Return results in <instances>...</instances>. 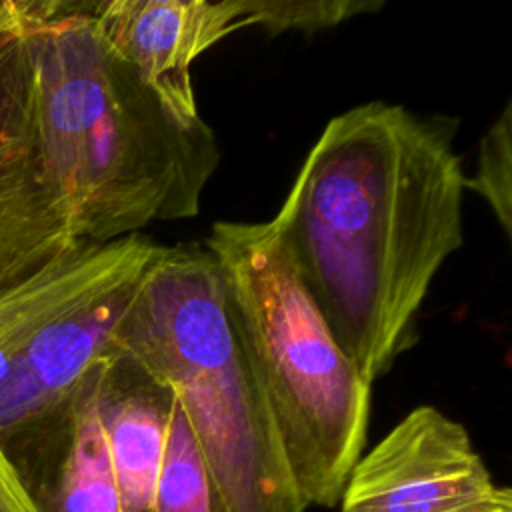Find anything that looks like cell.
<instances>
[{
	"mask_svg": "<svg viewBox=\"0 0 512 512\" xmlns=\"http://www.w3.org/2000/svg\"><path fill=\"white\" fill-rule=\"evenodd\" d=\"M456 124L382 100L334 116L272 218L336 342L370 384L414 346L422 302L464 246Z\"/></svg>",
	"mask_w": 512,
	"mask_h": 512,
	"instance_id": "1",
	"label": "cell"
},
{
	"mask_svg": "<svg viewBox=\"0 0 512 512\" xmlns=\"http://www.w3.org/2000/svg\"><path fill=\"white\" fill-rule=\"evenodd\" d=\"M32 52L34 130L44 170L82 242L192 218L220 148L184 126L100 38L92 2L22 0Z\"/></svg>",
	"mask_w": 512,
	"mask_h": 512,
	"instance_id": "2",
	"label": "cell"
},
{
	"mask_svg": "<svg viewBox=\"0 0 512 512\" xmlns=\"http://www.w3.org/2000/svg\"><path fill=\"white\" fill-rule=\"evenodd\" d=\"M206 250L290 480L306 508H330L362 456L372 384L336 342L272 220H218Z\"/></svg>",
	"mask_w": 512,
	"mask_h": 512,
	"instance_id": "3",
	"label": "cell"
},
{
	"mask_svg": "<svg viewBox=\"0 0 512 512\" xmlns=\"http://www.w3.org/2000/svg\"><path fill=\"white\" fill-rule=\"evenodd\" d=\"M116 350L172 392L230 512H306L206 248L160 246L118 328Z\"/></svg>",
	"mask_w": 512,
	"mask_h": 512,
	"instance_id": "4",
	"label": "cell"
},
{
	"mask_svg": "<svg viewBox=\"0 0 512 512\" xmlns=\"http://www.w3.org/2000/svg\"><path fill=\"white\" fill-rule=\"evenodd\" d=\"M340 504L342 512H504L512 492L492 480L460 422L418 406L358 458Z\"/></svg>",
	"mask_w": 512,
	"mask_h": 512,
	"instance_id": "5",
	"label": "cell"
},
{
	"mask_svg": "<svg viewBox=\"0 0 512 512\" xmlns=\"http://www.w3.org/2000/svg\"><path fill=\"white\" fill-rule=\"evenodd\" d=\"M80 242L38 152L32 52L20 20L0 38V292Z\"/></svg>",
	"mask_w": 512,
	"mask_h": 512,
	"instance_id": "6",
	"label": "cell"
},
{
	"mask_svg": "<svg viewBox=\"0 0 512 512\" xmlns=\"http://www.w3.org/2000/svg\"><path fill=\"white\" fill-rule=\"evenodd\" d=\"M92 18L106 46L184 126L202 122L192 62L252 26L248 0H104L92 2Z\"/></svg>",
	"mask_w": 512,
	"mask_h": 512,
	"instance_id": "7",
	"label": "cell"
},
{
	"mask_svg": "<svg viewBox=\"0 0 512 512\" xmlns=\"http://www.w3.org/2000/svg\"><path fill=\"white\" fill-rule=\"evenodd\" d=\"M172 392L126 354L98 380V414L122 512H150L174 412Z\"/></svg>",
	"mask_w": 512,
	"mask_h": 512,
	"instance_id": "8",
	"label": "cell"
},
{
	"mask_svg": "<svg viewBox=\"0 0 512 512\" xmlns=\"http://www.w3.org/2000/svg\"><path fill=\"white\" fill-rule=\"evenodd\" d=\"M102 368L82 388L30 478L46 512H122L98 414Z\"/></svg>",
	"mask_w": 512,
	"mask_h": 512,
	"instance_id": "9",
	"label": "cell"
},
{
	"mask_svg": "<svg viewBox=\"0 0 512 512\" xmlns=\"http://www.w3.org/2000/svg\"><path fill=\"white\" fill-rule=\"evenodd\" d=\"M150 512H230L178 406L172 412Z\"/></svg>",
	"mask_w": 512,
	"mask_h": 512,
	"instance_id": "10",
	"label": "cell"
},
{
	"mask_svg": "<svg viewBox=\"0 0 512 512\" xmlns=\"http://www.w3.org/2000/svg\"><path fill=\"white\" fill-rule=\"evenodd\" d=\"M464 190L478 194L504 234L512 236V106L492 122L480 140L476 170L464 176Z\"/></svg>",
	"mask_w": 512,
	"mask_h": 512,
	"instance_id": "11",
	"label": "cell"
},
{
	"mask_svg": "<svg viewBox=\"0 0 512 512\" xmlns=\"http://www.w3.org/2000/svg\"><path fill=\"white\" fill-rule=\"evenodd\" d=\"M252 26L268 34L316 32L378 12L382 0H248Z\"/></svg>",
	"mask_w": 512,
	"mask_h": 512,
	"instance_id": "12",
	"label": "cell"
},
{
	"mask_svg": "<svg viewBox=\"0 0 512 512\" xmlns=\"http://www.w3.org/2000/svg\"><path fill=\"white\" fill-rule=\"evenodd\" d=\"M0 512H46L0 440Z\"/></svg>",
	"mask_w": 512,
	"mask_h": 512,
	"instance_id": "13",
	"label": "cell"
},
{
	"mask_svg": "<svg viewBox=\"0 0 512 512\" xmlns=\"http://www.w3.org/2000/svg\"><path fill=\"white\" fill-rule=\"evenodd\" d=\"M22 20V0H0V38L18 28Z\"/></svg>",
	"mask_w": 512,
	"mask_h": 512,
	"instance_id": "14",
	"label": "cell"
},
{
	"mask_svg": "<svg viewBox=\"0 0 512 512\" xmlns=\"http://www.w3.org/2000/svg\"><path fill=\"white\" fill-rule=\"evenodd\" d=\"M504 512H512V510H504Z\"/></svg>",
	"mask_w": 512,
	"mask_h": 512,
	"instance_id": "15",
	"label": "cell"
}]
</instances>
